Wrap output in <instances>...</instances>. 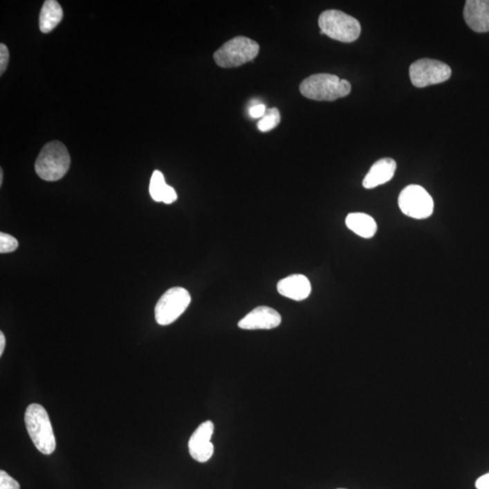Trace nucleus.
I'll return each instance as SVG.
<instances>
[{"instance_id":"nucleus-1","label":"nucleus","mask_w":489,"mask_h":489,"mask_svg":"<svg viewBox=\"0 0 489 489\" xmlns=\"http://www.w3.org/2000/svg\"><path fill=\"white\" fill-rule=\"evenodd\" d=\"M299 90L304 98L311 100L333 102L349 95L351 86L349 81L338 75L317 74L304 79Z\"/></svg>"},{"instance_id":"nucleus-2","label":"nucleus","mask_w":489,"mask_h":489,"mask_svg":"<svg viewBox=\"0 0 489 489\" xmlns=\"http://www.w3.org/2000/svg\"><path fill=\"white\" fill-rule=\"evenodd\" d=\"M25 423L29 437L38 452L44 455H51L57 448V442L46 409L40 404H30L26 409Z\"/></svg>"},{"instance_id":"nucleus-3","label":"nucleus","mask_w":489,"mask_h":489,"mask_svg":"<svg viewBox=\"0 0 489 489\" xmlns=\"http://www.w3.org/2000/svg\"><path fill=\"white\" fill-rule=\"evenodd\" d=\"M70 163L71 158L66 145L59 140H52L41 150L35 163V169L42 180L57 181L68 172Z\"/></svg>"},{"instance_id":"nucleus-4","label":"nucleus","mask_w":489,"mask_h":489,"mask_svg":"<svg viewBox=\"0 0 489 489\" xmlns=\"http://www.w3.org/2000/svg\"><path fill=\"white\" fill-rule=\"evenodd\" d=\"M318 25L322 35L342 43L354 42L361 35L358 20L340 10L324 11L319 17Z\"/></svg>"},{"instance_id":"nucleus-5","label":"nucleus","mask_w":489,"mask_h":489,"mask_svg":"<svg viewBox=\"0 0 489 489\" xmlns=\"http://www.w3.org/2000/svg\"><path fill=\"white\" fill-rule=\"evenodd\" d=\"M259 45L250 38L236 37L214 53V60L222 68H233L250 62L257 57Z\"/></svg>"},{"instance_id":"nucleus-6","label":"nucleus","mask_w":489,"mask_h":489,"mask_svg":"<svg viewBox=\"0 0 489 489\" xmlns=\"http://www.w3.org/2000/svg\"><path fill=\"white\" fill-rule=\"evenodd\" d=\"M192 297L188 290L172 288L164 293L155 306V320L160 326H169L188 308Z\"/></svg>"},{"instance_id":"nucleus-7","label":"nucleus","mask_w":489,"mask_h":489,"mask_svg":"<svg viewBox=\"0 0 489 489\" xmlns=\"http://www.w3.org/2000/svg\"><path fill=\"white\" fill-rule=\"evenodd\" d=\"M399 206L404 215L415 219H425L432 215L434 201L420 185H409L399 196Z\"/></svg>"},{"instance_id":"nucleus-8","label":"nucleus","mask_w":489,"mask_h":489,"mask_svg":"<svg viewBox=\"0 0 489 489\" xmlns=\"http://www.w3.org/2000/svg\"><path fill=\"white\" fill-rule=\"evenodd\" d=\"M452 76V69L441 61L423 58L409 67V77L414 86L423 88L444 83Z\"/></svg>"},{"instance_id":"nucleus-9","label":"nucleus","mask_w":489,"mask_h":489,"mask_svg":"<svg viewBox=\"0 0 489 489\" xmlns=\"http://www.w3.org/2000/svg\"><path fill=\"white\" fill-rule=\"evenodd\" d=\"M214 424L212 421L201 423L193 432L189 441L190 456L200 463L209 461L214 453V445L212 438L214 433Z\"/></svg>"},{"instance_id":"nucleus-10","label":"nucleus","mask_w":489,"mask_h":489,"mask_svg":"<svg viewBox=\"0 0 489 489\" xmlns=\"http://www.w3.org/2000/svg\"><path fill=\"white\" fill-rule=\"evenodd\" d=\"M281 322L282 317L276 310L259 306L239 322V327L243 330H270L279 326Z\"/></svg>"},{"instance_id":"nucleus-11","label":"nucleus","mask_w":489,"mask_h":489,"mask_svg":"<svg viewBox=\"0 0 489 489\" xmlns=\"http://www.w3.org/2000/svg\"><path fill=\"white\" fill-rule=\"evenodd\" d=\"M464 19L467 25L477 33L489 31L488 0H468L464 8Z\"/></svg>"},{"instance_id":"nucleus-12","label":"nucleus","mask_w":489,"mask_h":489,"mask_svg":"<svg viewBox=\"0 0 489 489\" xmlns=\"http://www.w3.org/2000/svg\"><path fill=\"white\" fill-rule=\"evenodd\" d=\"M277 291L289 299L303 301L311 294L312 286L308 278L304 275H292L277 283Z\"/></svg>"},{"instance_id":"nucleus-13","label":"nucleus","mask_w":489,"mask_h":489,"mask_svg":"<svg viewBox=\"0 0 489 489\" xmlns=\"http://www.w3.org/2000/svg\"><path fill=\"white\" fill-rule=\"evenodd\" d=\"M397 164L391 158L377 160L366 174L362 186L365 189H374L391 181L396 171Z\"/></svg>"},{"instance_id":"nucleus-14","label":"nucleus","mask_w":489,"mask_h":489,"mask_svg":"<svg viewBox=\"0 0 489 489\" xmlns=\"http://www.w3.org/2000/svg\"><path fill=\"white\" fill-rule=\"evenodd\" d=\"M64 12L59 3L46 0L39 15V28L44 34L50 33L62 21Z\"/></svg>"},{"instance_id":"nucleus-15","label":"nucleus","mask_w":489,"mask_h":489,"mask_svg":"<svg viewBox=\"0 0 489 489\" xmlns=\"http://www.w3.org/2000/svg\"><path fill=\"white\" fill-rule=\"evenodd\" d=\"M345 223L350 230L364 239L373 238L377 232L376 221L365 213H350Z\"/></svg>"},{"instance_id":"nucleus-16","label":"nucleus","mask_w":489,"mask_h":489,"mask_svg":"<svg viewBox=\"0 0 489 489\" xmlns=\"http://www.w3.org/2000/svg\"><path fill=\"white\" fill-rule=\"evenodd\" d=\"M281 116L279 110L277 108H270L266 110L265 116H264L259 122H257V128L262 133H268L276 128L280 124Z\"/></svg>"},{"instance_id":"nucleus-17","label":"nucleus","mask_w":489,"mask_h":489,"mask_svg":"<svg viewBox=\"0 0 489 489\" xmlns=\"http://www.w3.org/2000/svg\"><path fill=\"white\" fill-rule=\"evenodd\" d=\"M167 186L168 184L165 183V178H164L162 172L154 171L151 178L150 188H149L152 200L157 202L162 201L163 192Z\"/></svg>"},{"instance_id":"nucleus-18","label":"nucleus","mask_w":489,"mask_h":489,"mask_svg":"<svg viewBox=\"0 0 489 489\" xmlns=\"http://www.w3.org/2000/svg\"><path fill=\"white\" fill-rule=\"evenodd\" d=\"M19 248V241L7 233H0V253H11Z\"/></svg>"},{"instance_id":"nucleus-19","label":"nucleus","mask_w":489,"mask_h":489,"mask_svg":"<svg viewBox=\"0 0 489 489\" xmlns=\"http://www.w3.org/2000/svg\"><path fill=\"white\" fill-rule=\"evenodd\" d=\"M0 489H20L19 483L4 470L0 471Z\"/></svg>"},{"instance_id":"nucleus-20","label":"nucleus","mask_w":489,"mask_h":489,"mask_svg":"<svg viewBox=\"0 0 489 489\" xmlns=\"http://www.w3.org/2000/svg\"><path fill=\"white\" fill-rule=\"evenodd\" d=\"M10 61V52L4 44L0 45V75L4 74Z\"/></svg>"},{"instance_id":"nucleus-21","label":"nucleus","mask_w":489,"mask_h":489,"mask_svg":"<svg viewBox=\"0 0 489 489\" xmlns=\"http://www.w3.org/2000/svg\"><path fill=\"white\" fill-rule=\"evenodd\" d=\"M177 193H176L175 190L171 186H167L165 190H164L163 195L162 201L165 204H172L174 201H177Z\"/></svg>"},{"instance_id":"nucleus-22","label":"nucleus","mask_w":489,"mask_h":489,"mask_svg":"<svg viewBox=\"0 0 489 489\" xmlns=\"http://www.w3.org/2000/svg\"><path fill=\"white\" fill-rule=\"evenodd\" d=\"M266 105L263 104H255L250 109V116L252 118L259 119L262 118L266 112Z\"/></svg>"},{"instance_id":"nucleus-23","label":"nucleus","mask_w":489,"mask_h":489,"mask_svg":"<svg viewBox=\"0 0 489 489\" xmlns=\"http://www.w3.org/2000/svg\"><path fill=\"white\" fill-rule=\"evenodd\" d=\"M476 488L477 489H489V473L480 477L476 482Z\"/></svg>"},{"instance_id":"nucleus-24","label":"nucleus","mask_w":489,"mask_h":489,"mask_svg":"<svg viewBox=\"0 0 489 489\" xmlns=\"http://www.w3.org/2000/svg\"><path fill=\"white\" fill-rule=\"evenodd\" d=\"M6 338L3 332H0V356H2L3 351L5 350Z\"/></svg>"},{"instance_id":"nucleus-25","label":"nucleus","mask_w":489,"mask_h":489,"mask_svg":"<svg viewBox=\"0 0 489 489\" xmlns=\"http://www.w3.org/2000/svg\"><path fill=\"white\" fill-rule=\"evenodd\" d=\"M3 184V169H0V186Z\"/></svg>"},{"instance_id":"nucleus-26","label":"nucleus","mask_w":489,"mask_h":489,"mask_svg":"<svg viewBox=\"0 0 489 489\" xmlns=\"http://www.w3.org/2000/svg\"><path fill=\"white\" fill-rule=\"evenodd\" d=\"M338 489H345V488H338Z\"/></svg>"}]
</instances>
